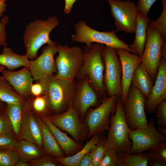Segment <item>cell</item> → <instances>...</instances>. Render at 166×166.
<instances>
[{
    "instance_id": "6da1fadb",
    "label": "cell",
    "mask_w": 166,
    "mask_h": 166,
    "mask_svg": "<svg viewBox=\"0 0 166 166\" xmlns=\"http://www.w3.org/2000/svg\"><path fill=\"white\" fill-rule=\"evenodd\" d=\"M105 46L101 43H94L89 47H84L83 62L75 78L78 81L86 77L100 99L108 96L104 82V66L101 57Z\"/></svg>"
},
{
    "instance_id": "7a4b0ae2",
    "label": "cell",
    "mask_w": 166,
    "mask_h": 166,
    "mask_svg": "<svg viewBox=\"0 0 166 166\" xmlns=\"http://www.w3.org/2000/svg\"><path fill=\"white\" fill-rule=\"evenodd\" d=\"M77 82L60 77L56 75L47 80L44 95L48 103L49 110L63 113L72 105Z\"/></svg>"
},
{
    "instance_id": "3957f363",
    "label": "cell",
    "mask_w": 166,
    "mask_h": 166,
    "mask_svg": "<svg viewBox=\"0 0 166 166\" xmlns=\"http://www.w3.org/2000/svg\"><path fill=\"white\" fill-rule=\"evenodd\" d=\"M59 23L57 17L54 15L45 20L37 19L26 26L23 38L26 54L29 59L33 60L37 57L38 50L44 45L54 42L50 39L49 35Z\"/></svg>"
},
{
    "instance_id": "277c9868",
    "label": "cell",
    "mask_w": 166,
    "mask_h": 166,
    "mask_svg": "<svg viewBox=\"0 0 166 166\" xmlns=\"http://www.w3.org/2000/svg\"><path fill=\"white\" fill-rule=\"evenodd\" d=\"M74 27L75 34L71 37L73 42L84 43L88 47L93 43H100L116 49H124L132 53L137 54L129 45L117 37L115 30L99 31L90 27L83 20L78 21Z\"/></svg>"
},
{
    "instance_id": "5b68a950",
    "label": "cell",
    "mask_w": 166,
    "mask_h": 166,
    "mask_svg": "<svg viewBox=\"0 0 166 166\" xmlns=\"http://www.w3.org/2000/svg\"><path fill=\"white\" fill-rule=\"evenodd\" d=\"M131 130L125 118L123 103L118 98L116 110L111 115L109 128L107 138L109 148L118 152H129L132 143L129 137Z\"/></svg>"
},
{
    "instance_id": "8992f818",
    "label": "cell",
    "mask_w": 166,
    "mask_h": 166,
    "mask_svg": "<svg viewBox=\"0 0 166 166\" xmlns=\"http://www.w3.org/2000/svg\"><path fill=\"white\" fill-rule=\"evenodd\" d=\"M101 57L104 66V82L108 95L121 98L122 69L116 49L105 45L102 51Z\"/></svg>"
},
{
    "instance_id": "52a82bcc",
    "label": "cell",
    "mask_w": 166,
    "mask_h": 166,
    "mask_svg": "<svg viewBox=\"0 0 166 166\" xmlns=\"http://www.w3.org/2000/svg\"><path fill=\"white\" fill-rule=\"evenodd\" d=\"M118 97L108 96L101 99L100 104L89 111L86 117L88 130V138L109 130L112 114L115 113Z\"/></svg>"
},
{
    "instance_id": "ba28073f",
    "label": "cell",
    "mask_w": 166,
    "mask_h": 166,
    "mask_svg": "<svg viewBox=\"0 0 166 166\" xmlns=\"http://www.w3.org/2000/svg\"><path fill=\"white\" fill-rule=\"evenodd\" d=\"M55 60L56 75L61 78L74 80L76 75L84 61L83 49L78 46L69 47L58 45Z\"/></svg>"
},
{
    "instance_id": "9c48e42d",
    "label": "cell",
    "mask_w": 166,
    "mask_h": 166,
    "mask_svg": "<svg viewBox=\"0 0 166 166\" xmlns=\"http://www.w3.org/2000/svg\"><path fill=\"white\" fill-rule=\"evenodd\" d=\"M146 100L147 98L131 84L127 99L123 103L125 118L131 130L142 128L148 125L145 110Z\"/></svg>"
},
{
    "instance_id": "30bf717a",
    "label": "cell",
    "mask_w": 166,
    "mask_h": 166,
    "mask_svg": "<svg viewBox=\"0 0 166 166\" xmlns=\"http://www.w3.org/2000/svg\"><path fill=\"white\" fill-rule=\"evenodd\" d=\"M147 40L144 52L141 57L142 63L148 73L154 82L156 77L161 58V49L165 41L156 29L148 25Z\"/></svg>"
},
{
    "instance_id": "8fae6325",
    "label": "cell",
    "mask_w": 166,
    "mask_h": 166,
    "mask_svg": "<svg viewBox=\"0 0 166 166\" xmlns=\"http://www.w3.org/2000/svg\"><path fill=\"white\" fill-rule=\"evenodd\" d=\"M47 117L58 128L69 134L79 144L82 145L88 138L87 125L82 122L78 112L72 105L63 113Z\"/></svg>"
},
{
    "instance_id": "7c38bea8",
    "label": "cell",
    "mask_w": 166,
    "mask_h": 166,
    "mask_svg": "<svg viewBox=\"0 0 166 166\" xmlns=\"http://www.w3.org/2000/svg\"><path fill=\"white\" fill-rule=\"evenodd\" d=\"M110 14L114 21L116 32H135L138 12L136 5L130 0H108Z\"/></svg>"
},
{
    "instance_id": "4fadbf2b",
    "label": "cell",
    "mask_w": 166,
    "mask_h": 166,
    "mask_svg": "<svg viewBox=\"0 0 166 166\" xmlns=\"http://www.w3.org/2000/svg\"><path fill=\"white\" fill-rule=\"evenodd\" d=\"M129 137L132 143L129 153L132 154L141 153L155 145L166 142V136L158 131L153 118L146 126L131 130Z\"/></svg>"
},
{
    "instance_id": "5bb4252c",
    "label": "cell",
    "mask_w": 166,
    "mask_h": 166,
    "mask_svg": "<svg viewBox=\"0 0 166 166\" xmlns=\"http://www.w3.org/2000/svg\"><path fill=\"white\" fill-rule=\"evenodd\" d=\"M58 43L54 42L48 45L42 49V54L33 60L30 61L29 66L34 80L46 81L57 72L54 55L57 53Z\"/></svg>"
},
{
    "instance_id": "9a60e30c",
    "label": "cell",
    "mask_w": 166,
    "mask_h": 166,
    "mask_svg": "<svg viewBox=\"0 0 166 166\" xmlns=\"http://www.w3.org/2000/svg\"><path fill=\"white\" fill-rule=\"evenodd\" d=\"M116 51L121 66L122 94L121 99L123 103L127 99L134 72L137 67L142 62V59L139 56L124 49H117Z\"/></svg>"
},
{
    "instance_id": "2e32d148",
    "label": "cell",
    "mask_w": 166,
    "mask_h": 166,
    "mask_svg": "<svg viewBox=\"0 0 166 166\" xmlns=\"http://www.w3.org/2000/svg\"><path fill=\"white\" fill-rule=\"evenodd\" d=\"M99 99L88 79L85 77L77 82L72 106L82 119L89 108L98 104Z\"/></svg>"
},
{
    "instance_id": "e0dca14e",
    "label": "cell",
    "mask_w": 166,
    "mask_h": 166,
    "mask_svg": "<svg viewBox=\"0 0 166 166\" xmlns=\"http://www.w3.org/2000/svg\"><path fill=\"white\" fill-rule=\"evenodd\" d=\"M152 88L145 104V112L155 113L156 106L166 100V59L161 57L158 73Z\"/></svg>"
},
{
    "instance_id": "ac0fdd59",
    "label": "cell",
    "mask_w": 166,
    "mask_h": 166,
    "mask_svg": "<svg viewBox=\"0 0 166 166\" xmlns=\"http://www.w3.org/2000/svg\"><path fill=\"white\" fill-rule=\"evenodd\" d=\"M1 73L20 96L25 100L32 97L30 89L34 80L28 67L16 71L5 69Z\"/></svg>"
},
{
    "instance_id": "d6986e66",
    "label": "cell",
    "mask_w": 166,
    "mask_h": 166,
    "mask_svg": "<svg viewBox=\"0 0 166 166\" xmlns=\"http://www.w3.org/2000/svg\"><path fill=\"white\" fill-rule=\"evenodd\" d=\"M19 136L20 140H26L35 144L40 148L42 147L40 127L31 112L30 107L24 114Z\"/></svg>"
},
{
    "instance_id": "ffe728a7",
    "label": "cell",
    "mask_w": 166,
    "mask_h": 166,
    "mask_svg": "<svg viewBox=\"0 0 166 166\" xmlns=\"http://www.w3.org/2000/svg\"><path fill=\"white\" fill-rule=\"evenodd\" d=\"M42 117V120L50 129L65 156L73 155L82 148V145L77 143L57 128L47 117Z\"/></svg>"
},
{
    "instance_id": "44dd1931",
    "label": "cell",
    "mask_w": 166,
    "mask_h": 166,
    "mask_svg": "<svg viewBox=\"0 0 166 166\" xmlns=\"http://www.w3.org/2000/svg\"><path fill=\"white\" fill-rule=\"evenodd\" d=\"M150 21L148 15L138 13L136 29L135 38L130 47L140 57L142 56L147 40V29Z\"/></svg>"
},
{
    "instance_id": "7402d4cb",
    "label": "cell",
    "mask_w": 166,
    "mask_h": 166,
    "mask_svg": "<svg viewBox=\"0 0 166 166\" xmlns=\"http://www.w3.org/2000/svg\"><path fill=\"white\" fill-rule=\"evenodd\" d=\"M29 101L15 104H6L5 111L17 136L19 135L25 112L29 107Z\"/></svg>"
},
{
    "instance_id": "603a6c76",
    "label": "cell",
    "mask_w": 166,
    "mask_h": 166,
    "mask_svg": "<svg viewBox=\"0 0 166 166\" xmlns=\"http://www.w3.org/2000/svg\"><path fill=\"white\" fill-rule=\"evenodd\" d=\"M30 61L27 55L18 54L14 52L10 47H4L2 53L0 54V65L13 71L21 67H29Z\"/></svg>"
},
{
    "instance_id": "cb8c5ba5",
    "label": "cell",
    "mask_w": 166,
    "mask_h": 166,
    "mask_svg": "<svg viewBox=\"0 0 166 166\" xmlns=\"http://www.w3.org/2000/svg\"><path fill=\"white\" fill-rule=\"evenodd\" d=\"M39 124L42 133V148L45 152L55 157H65L64 152L47 126L42 120L39 121Z\"/></svg>"
},
{
    "instance_id": "d4e9b609",
    "label": "cell",
    "mask_w": 166,
    "mask_h": 166,
    "mask_svg": "<svg viewBox=\"0 0 166 166\" xmlns=\"http://www.w3.org/2000/svg\"><path fill=\"white\" fill-rule=\"evenodd\" d=\"M154 83L149 76L145 66L141 63L134 72L131 84L147 98L150 93Z\"/></svg>"
},
{
    "instance_id": "484cf974",
    "label": "cell",
    "mask_w": 166,
    "mask_h": 166,
    "mask_svg": "<svg viewBox=\"0 0 166 166\" xmlns=\"http://www.w3.org/2000/svg\"><path fill=\"white\" fill-rule=\"evenodd\" d=\"M101 136L99 134L93 135L82 148L74 155L63 157H55V159L58 162L65 166H78L80 160L83 156L98 143Z\"/></svg>"
},
{
    "instance_id": "4316f807",
    "label": "cell",
    "mask_w": 166,
    "mask_h": 166,
    "mask_svg": "<svg viewBox=\"0 0 166 166\" xmlns=\"http://www.w3.org/2000/svg\"><path fill=\"white\" fill-rule=\"evenodd\" d=\"M17 151L21 159L26 161L40 158L42 155L40 147L33 143L24 140L18 142Z\"/></svg>"
},
{
    "instance_id": "83f0119b",
    "label": "cell",
    "mask_w": 166,
    "mask_h": 166,
    "mask_svg": "<svg viewBox=\"0 0 166 166\" xmlns=\"http://www.w3.org/2000/svg\"><path fill=\"white\" fill-rule=\"evenodd\" d=\"M149 158L147 154L119 152L118 166H147Z\"/></svg>"
},
{
    "instance_id": "f1b7e54d",
    "label": "cell",
    "mask_w": 166,
    "mask_h": 166,
    "mask_svg": "<svg viewBox=\"0 0 166 166\" xmlns=\"http://www.w3.org/2000/svg\"><path fill=\"white\" fill-rule=\"evenodd\" d=\"M0 100L6 104H15L25 99L18 95L7 80L0 75Z\"/></svg>"
},
{
    "instance_id": "f546056e",
    "label": "cell",
    "mask_w": 166,
    "mask_h": 166,
    "mask_svg": "<svg viewBox=\"0 0 166 166\" xmlns=\"http://www.w3.org/2000/svg\"><path fill=\"white\" fill-rule=\"evenodd\" d=\"M109 148L107 138L101 136L98 143L89 152L93 159L94 166H98Z\"/></svg>"
},
{
    "instance_id": "4dcf8cb0",
    "label": "cell",
    "mask_w": 166,
    "mask_h": 166,
    "mask_svg": "<svg viewBox=\"0 0 166 166\" xmlns=\"http://www.w3.org/2000/svg\"><path fill=\"white\" fill-rule=\"evenodd\" d=\"M163 10L159 18L156 20L150 21L148 25L150 27L157 29L162 37L166 40V0H161Z\"/></svg>"
},
{
    "instance_id": "1f68e13d",
    "label": "cell",
    "mask_w": 166,
    "mask_h": 166,
    "mask_svg": "<svg viewBox=\"0 0 166 166\" xmlns=\"http://www.w3.org/2000/svg\"><path fill=\"white\" fill-rule=\"evenodd\" d=\"M21 158L16 150L0 149V166H13Z\"/></svg>"
},
{
    "instance_id": "d6a6232c",
    "label": "cell",
    "mask_w": 166,
    "mask_h": 166,
    "mask_svg": "<svg viewBox=\"0 0 166 166\" xmlns=\"http://www.w3.org/2000/svg\"><path fill=\"white\" fill-rule=\"evenodd\" d=\"M30 97L29 99L30 106L35 112L43 113L49 111L47 102L44 95L32 96L31 99Z\"/></svg>"
},
{
    "instance_id": "836d02e7",
    "label": "cell",
    "mask_w": 166,
    "mask_h": 166,
    "mask_svg": "<svg viewBox=\"0 0 166 166\" xmlns=\"http://www.w3.org/2000/svg\"><path fill=\"white\" fill-rule=\"evenodd\" d=\"M147 151L150 158L166 162V142L155 145Z\"/></svg>"
},
{
    "instance_id": "e575fe53",
    "label": "cell",
    "mask_w": 166,
    "mask_h": 166,
    "mask_svg": "<svg viewBox=\"0 0 166 166\" xmlns=\"http://www.w3.org/2000/svg\"><path fill=\"white\" fill-rule=\"evenodd\" d=\"M118 152L109 148L98 166H118Z\"/></svg>"
},
{
    "instance_id": "d590c367",
    "label": "cell",
    "mask_w": 166,
    "mask_h": 166,
    "mask_svg": "<svg viewBox=\"0 0 166 166\" xmlns=\"http://www.w3.org/2000/svg\"><path fill=\"white\" fill-rule=\"evenodd\" d=\"M18 142L15 140L10 133L0 135V149L17 151Z\"/></svg>"
},
{
    "instance_id": "8d00e7d4",
    "label": "cell",
    "mask_w": 166,
    "mask_h": 166,
    "mask_svg": "<svg viewBox=\"0 0 166 166\" xmlns=\"http://www.w3.org/2000/svg\"><path fill=\"white\" fill-rule=\"evenodd\" d=\"M158 126L166 128V100H164L156 106L155 112Z\"/></svg>"
},
{
    "instance_id": "74e56055",
    "label": "cell",
    "mask_w": 166,
    "mask_h": 166,
    "mask_svg": "<svg viewBox=\"0 0 166 166\" xmlns=\"http://www.w3.org/2000/svg\"><path fill=\"white\" fill-rule=\"evenodd\" d=\"M0 22V47L7 46V43L6 26L9 21V17L6 15H3Z\"/></svg>"
},
{
    "instance_id": "f35d334b",
    "label": "cell",
    "mask_w": 166,
    "mask_h": 166,
    "mask_svg": "<svg viewBox=\"0 0 166 166\" xmlns=\"http://www.w3.org/2000/svg\"><path fill=\"white\" fill-rule=\"evenodd\" d=\"M12 129L11 124L5 111L0 114V135L10 133Z\"/></svg>"
},
{
    "instance_id": "ab89813d",
    "label": "cell",
    "mask_w": 166,
    "mask_h": 166,
    "mask_svg": "<svg viewBox=\"0 0 166 166\" xmlns=\"http://www.w3.org/2000/svg\"><path fill=\"white\" fill-rule=\"evenodd\" d=\"M157 0H139L136 5L138 13L148 15L149 11Z\"/></svg>"
},
{
    "instance_id": "60d3db41",
    "label": "cell",
    "mask_w": 166,
    "mask_h": 166,
    "mask_svg": "<svg viewBox=\"0 0 166 166\" xmlns=\"http://www.w3.org/2000/svg\"><path fill=\"white\" fill-rule=\"evenodd\" d=\"M31 164L35 166H56L58 162L55 158L45 156L33 160Z\"/></svg>"
},
{
    "instance_id": "b9f144b4",
    "label": "cell",
    "mask_w": 166,
    "mask_h": 166,
    "mask_svg": "<svg viewBox=\"0 0 166 166\" xmlns=\"http://www.w3.org/2000/svg\"><path fill=\"white\" fill-rule=\"evenodd\" d=\"M46 81H39L33 83L30 89L31 96L38 97L43 95Z\"/></svg>"
},
{
    "instance_id": "7bdbcfd3",
    "label": "cell",
    "mask_w": 166,
    "mask_h": 166,
    "mask_svg": "<svg viewBox=\"0 0 166 166\" xmlns=\"http://www.w3.org/2000/svg\"><path fill=\"white\" fill-rule=\"evenodd\" d=\"M78 166H94L93 159L89 152L82 158Z\"/></svg>"
},
{
    "instance_id": "ee69618b",
    "label": "cell",
    "mask_w": 166,
    "mask_h": 166,
    "mask_svg": "<svg viewBox=\"0 0 166 166\" xmlns=\"http://www.w3.org/2000/svg\"><path fill=\"white\" fill-rule=\"evenodd\" d=\"M77 0H65V5L63 13L65 14H69L71 11L74 2Z\"/></svg>"
},
{
    "instance_id": "f6af8a7d",
    "label": "cell",
    "mask_w": 166,
    "mask_h": 166,
    "mask_svg": "<svg viewBox=\"0 0 166 166\" xmlns=\"http://www.w3.org/2000/svg\"><path fill=\"white\" fill-rule=\"evenodd\" d=\"M148 165L149 166H166V162L153 160L149 158Z\"/></svg>"
},
{
    "instance_id": "bcb514c9",
    "label": "cell",
    "mask_w": 166,
    "mask_h": 166,
    "mask_svg": "<svg viewBox=\"0 0 166 166\" xmlns=\"http://www.w3.org/2000/svg\"><path fill=\"white\" fill-rule=\"evenodd\" d=\"M3 0H0V18L3 16V13L6 11L7 4Z\"/></svg>"
},
{
    "instance_id": "7dc6e473",
    "label": "cell",
    "mask_w": 166,
    "mask_h": 166,
    "mask_svg": "<svg viewBox=\"0 0 166 166\" xmlns=\"http://www.w3.org/2000/svg\"><path fill=\"white\" fill-rule=\"evenodd\" d=\"M161 57L166 59V42L164 41L161 49Z\"/></svg>"
},
{
    "instance_id": "c3c4849f",
    "label": "cell",
    "mask_w": 166,
    "mask_h": 166,
    "mask_svg": "<svg viewBox=\"0 0 166 166\" xmlns=\"http://www.w3.org/2000/svg\"><path fill=\"white\" fill-rule=\"evenodd\" d=\"M29 164L26 161L20 159L15 164V166H28Z\"/></svg>"
},
{
    "instance_id": "681fc988",
    "label": "cell",
    "mask_w": 166,
    "mask_h": 166,
    "mask_svg": "<svg viewBox=\"0 0 166 166\" xmlns=\"http://www.w3.org/2000/svg\"><path fill=\"white\" fill-rule=\"evenodd\" d=\"M158 131L162 134L166 136V128L161 126H156Z\"/></svg>"
},
{
    "instance_id": "f907efd6",
    "label": "cell",
    "mask_w": 166,
    "mask_h": 166,
    "mask_svg": "<svg viewBox=\"0 0 166 166\" xmlns=\"http://www.w3.org/2000/svg\"><path fill=\"white\" fill-rule=\"evenodd\" d=\"M5 103L0 100V114L4 112L5 110L6 107L4 105Z\"/></svg>"
},
{
    "instance_id": "816d5d0a",
    "label": "cell",
    "mask_w": 166,
    "mask_h": 166,
    "mask_svg": "<svg viewBox=\"0 0 166 166\" xmlns=\"http://www.w3.org/2000/svg\"><path fill=\"white\" fill-rule=\"evenodd\" d=\"M5 69H6V67L4 66L0 65V73H2Z\"/></svg>"
},
{
    "instance_id": "f5cc1de1",
    "label": "cell",
    "mask_w": 166,
    "mask_h": 166,
    "mask_svg": "<svg viewBox=\"0 0 166 166\" xmlns=\"http://www.w3.org/2000/svg\"><path fill=\"white\" fill-rule=\"evenodd\" d=\"M4 1H5L6 0H3Z\"/></svg>"
}]
</instances>
